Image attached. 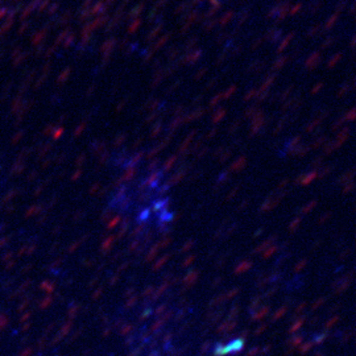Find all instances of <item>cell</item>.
<instances>
[{
  "label": "cell",
  "mask_w": 356,
  "mask_h": 356,
  "mask_svg": "<svg viewBox=\"0 0 356 356\" xmlns=\"http://www.w3.org/2000/svg\"><path fill=\"white\" fill-rule=\"evenodd\" d=\"M235 326H236V322L235 321H228V319H227L226 322H223L219 326V327H218L216 331L218 332H224V331H226V332H231L232 330L235 328Z\"/></svg>",
  "instance_id": "obj_1"
},
{
  "label": "cell",
  "mask_w": 356,
  "mask_h": 356,
  "mask_svg": "<svg viewBox=\"0 0 356 356\" xmlns=\"http://www.w3.org/2000/svg\"><path fill=\"white\" fill-rule=\"evenodd\" d=\"M228 346H230L231 352H240L243 346H244V339H243V338L235 339V340H232V342L228 344Z\"/></svg>",
  "instance_id": "obj_2"
},
{
  "label": "cell",
  "mask_w": 356,
  "mask_h": 356,
  "mask_svg": "<svg viewBox=\"0 0 356 356\" xmlns=\"http://www.w3.org/2000/svg\"><path fill=\"white\" fill-rule=\"evenodd\" d=\"M268 311H269V307L268 306H265V307H263V309H260L259 310V313L257 314H255V315H252V321H260V319H263L265 315L268 314Z\"/></svg>",
  "instance_id": "obj_3"
},
{
  "label": "cell",
  "mask_w": 356,
  "mask_h": 356,
  "mask_svg": "<svg viewBox=\"0 0 356 356\" xmlns=\"http://www.w3.org/2000/svg\"><path fill=\"white\" fill-rule=\"evenodd\" d=\"M145 230V223H141L139 226H136L133 228L132 234H131V238H139V236L143 235V231Z\"/></svg>",
  "instance_id": "obj_4"
},
{
  "label": "cell",
  "mask_w": 356,
  "mask_h": 356,
  "mask_svg": "<svg viewBox=\"0 0 356 356\" xmlns=\"http://www.w3.org/2000/svg\"><path fill=\"white\" fill-rule=\"evenodd\" d=\"M252 267V263H249V261H244V263H241L240 265H238L236 267V269H235V273H243V272H245V270H248L249 268Z\"/></svg>",
  "instance_id": "obj_5"
},
{
  "label": "cell",
  "mask_w": 356,
  "mask_h": 356,
  "mask_svg": "<svg viewBox=\"0 0 356 356\" xmlns=\"http://www.w3.org/2000/svg\"><path fill=\"white\" fill-rule=\"evenodd\" d=\"M303 322H305V319H303V318H299V319H298V321H297V322H296V323H294V325L292 326V327H290V330H289V332H290V334H293V332L298 331V330H299L301 327H302Z\"/></svg>",
  "instance_id": "obj_6"
},
{
  "label": "cell",
  "mask_w": 356,
  "mask_h": 356,
  "mask_svg": "<svg viewBox=\"0 0 356 356\" xmlns=\"http://www.w3.org/2000/svg\"><path fill=\"white\" fill-rule=\"evenodd\" d=\"M158 249H160V248H158V245H157V244H154L153 247H152V249L149 251V253H148V255H147V259H145V260H147V261H150V260H153L154 257H156V255H157Z\"/></svg>",
  "instance_id": "obj_7"
},
{
  "label": "cell",
  "mask_w": 356,
  "mask_h": 356,
  "mask_svg": "<svg viewBox=\"0 0 356 356\" xmlns=\"http://www.w3.org/2000/svg\"><path fill=\"white\" fill-rule=\"evenodd\" d=\"M314 346V342H307V343H303L302 346L299 347V352L301 354H307L309 350H310L311 347Z\"/></svg>",
  "instance_id": "obj_8"
},
{
  "label": "cell",
  "mask_w": 356,
  "mask_h": 356,
  "mask_svg": "<svg viewBox=\"0 0 356 356\" xmlns=\"http://www.w3.org/2000/svg\"><path fill=\"white\" fill-rule=\"evenodd\" d=\"M274 239H276V238H274V236H273V238H269V239H268V240H265V241L263 243V244H260V245H259V247H257V248L255 249V253H257V252H260V251H263L264 248H267V247H268V244H269V243H272V241H273V240H274Z\"/></svg>",
  "instance_id": "obj_9"
},
{
  "label": "cell",
  "mask_w": 356,
  "mask_h": 356,
  "mask_svg": "<svg viewBox=\"0 0 356 356\" xmlns=\"http://www.w3.org/2000/svg\"><path fill=\"white\" fill-rule=\"evenodd\" d=\"M169 256H170V255H165L164 257H162V259H160V260H158V263H157V264H154V267H153V270H157V269H160V268H161L162 265H164V264L166 263V261H168Z\"/></svg>",
  "instance_id": "obj_10"
},
{
  "label": "cell",
  "mask_w": 356,
  "mask_h": 356,
  "mask_svg": "<svg viewBox=\"0 0 356 356\" xmlns=\"http://www.w3.org/2000/svg\"><path fill=\"white\" fill-rule=\"evenodd\" d=\"M286 310H288V307H286V306H282V307L277 311V313H276V314L273 315V319H272V321L274 322V321H277V319H280V318L282 317V315H284V314L286 313Z\"/></svg>",
  "instance_id": "obj_11"
},
{
  "label": "cell",
  "mask_w": 356,
  "mask_h": 356,
  "mask_svg": "<svg viewBox=\"0 0 356 356\" xmlns=\"http://www.w3.org/2000/svg\"><path fill=\"white\" fill-rule=\"evenodd\" d=\"M302 339H303L302 335H297V336H293L292 339L289 340V343L292 344V346H298V344L302 343Z\"/></svg>",
  "instance_id": "obj_12"
},
{
  "label": "cell",
  "mask_w": 356,
  "mask_h": 356,
  "mask_svg": "<svg viewBox=\"0 0 356 356\" xmlns=\"http://www.w3.org/2000/svg\"><path fill=\"white\" fill-rule=\"evenodd\" d=\"M326 336H327V332H325L323 331L321 335H317V336H314V340H315V343L317 344H321V343H323V340L326 339Z\"/></svg>",
  "instance_id": "obj_13"
},
{
  "label": "cell",
  "mask_w": 356,
  "mask_h": 356,
  "mask_svg": "<svg viewBox=\"0 0 356 356\" xmlns=\"http://www.w3.org/2000/svg\"><path fill=\"white\" fill-rule=\"evenodd\" d=\"M276 251H277V245H273V247H272V248H269V249L267 251V252L264 253V255H263V257H264V259H269V257H270L272 255H273V253L276 252Z\"/></svg>",
  "instance_id": "obj_14"
},
{
  "label": "cell",
  "mask_w": 356,
  "mask_h": 356,
  "mask_svg": "<svg viewBox=\"0 0 356 356\" xmlns=\"http://www.w3.org/2000/svg\"><path fill=\"white\" fill-rule=\"evenodd\" d=\"M238 313H239V309H238V306H235V307L231 310L230 315H228V321H235V318L238 317Z\"/></svg>",
  "instance_id": "obj_15"
},
{
  "label": "cell",
  "mask_w": 356,
  "mask_h": 356,
  "mask_svg": "<svg viewBox=\"0 0 356 356\" xmlns=\"http://www.w3.org/2000/svg\"><path fill=\"white\" fill-rule=\"evenodd\" d=\"M238 293H239V289L235 288L234 290H231V292H228L227 294H224V299H230V298H232V297H234L235 294H238Z\"/></svg>",
  "instance_id": "obj_16"
},
{
  "label": "cell",
  "mask_w": 356,
  "mask_h": 356,
  "mask_svg": "<svg viewBox=\"0 0 356 356\" xmlns=\"http://www.w3.org/2000/svg\"><path fill=\"white\" fill-rule=\"evenodd\" d=\"M325 301H326V298H323V297H322V298H319V299L317 301V302L313 303V306H311V310H313V311H314V310H317V309H318L319 306H321L322 303H325Z\"/></svg>",
  "instance_id": "obj_17"
},
{
  "label": "cell",
  "mask_w": 356,
  "mask_h": 356,
  "mask_svg": "<svg viewBox=\"0 0 356 356\" xmlns=\"http://www.w3.org/2000/svg\"><path fill=\"white\" fill-rule=\"evenodd\" d=\"M152 313H153V311H152V309H150V307H149V309H147V311H144V313L141 314V317H140V321H144V319H148V318H149V315H150Z\"/></svg>",
  "instance_id": "obj_18"
},
{
  "label": "cell",
  "mask_w": 356,
  "mask_h": 356,
  "mask_svg": "<svg viewBox=\"0 0 356 356\" xmlns=\"http://www.w3.org/2000/svg\"><path fill=\"white\" fill-rule=\"evenodd\" d=\"M119 220H120V216H115L114 219H112V220L110 222V224H108V228H114V227H116V226H118V223H119Z\"/></svg>",
  "instance_id": "obj_19"
},
{
  "label": "cell",
  "mask_w": 356,
  "mask_h": 356,
  "mask_svg": "<svg viewBox=\"0 0 356 356\" xmlns=\"http://www.w3.org/2000/svg\"><path fill=\"white\" fill-rule=\"evenodd\" d=\"M165 309H166V305H165V303H164V305H160V306H158V307L154 310V314H156V315H160V314H162V313H164V311H165Z\"/></svg>",
  "instance_id": "obj_20"
},
{
  "label": "cell",
  "mask_w": 356,
  "mask_h": 356,
  "mask_svg": "<svg viewBox=\"0 0 356 356\" xmlns=\"http://www.w3.org/2000/svg\"><path fill=\"white\" fill-rule=\"evenodd\" d=\"M260 350H261L260 347H255V348H252V350H249V352H248V354H247V356H255V355H257V354H260Z\"/></svg>",
  "instance_id": "obj_21"
},
{
  "label": "cell",
  "mask_w": 356,
  "mask_h": 356,
  "mask_svg": "<svg viewBox=\"0 0 356 356\" xmlns=\"http://www.w3.org/2000/svg\"><path fill=\"white\" fill-rule=\"evenodd\" d=\"M170 339H172V332H168V334H166V335L164 336V340H162V342H164V344H165V347L170 343Z\"/></svg>",
  "instance_id": "obj_22"
},
{
  "label": "cell",
  "mask_w": 356,
  "mask_h": 356,
  "mask_svg": "<svg viewBox=\"0 0 356 356\" xmlns=\"http://www.w3.org/2000/svg\"><path fill=\"white\" fill-rule=\"evenodd\" d=\"M338 319H339L338 317H334V318H331V319H330V321H328L327 323H326V327H327V328H330V327H331V326L334 325V323H336V322H338Z\"/></svg>",
  "instance_id": "obj_23"
},
{
  "label": "cell",
  "mask_w": 356,
  "mask_h": 356,
  "mask_svg": "<svg viewBox=\"0 0 356 356\" xmlns=\"http://www.w3.org/2000/svg\"><path fill=\"white\" fill-rule=\"evenodd\" d=\"M305 265H306V260H302V261H301V263H298V264H297V267H296V269H294V272H298V270H301V269H302V268L305 267Z\"/></svg>",
  "instance_id": "obj_24"
},
{
  "label": "cell",
  "mask_w": 356,
  "mask_h": 356,
  "mask_svg": "<svg viewBox=\"0 0 356 356\" xmlns=\"http://www.w3.org/2000/svg\"><path fill=\"white\" fill-rule=\"evenodd\" d=\"M131 330H132V326H125V327H121L120 334H121V335H125V334H128Z\"/></svg>",
  "instance_id": "obj_25"
},
{
  "label": "cell",
  "mask_w": 356,
  "mask_h": 356,
  "mask_svg": "<svg viewBox=\"0 0 356 356\" xmlns=\"http://www.w3.org/2000/svg\"><path fill=\"white\" fill-rule=\"evenodd\" d=\"M136 301H137V297L135 296V297H131V299L127 302V307H131V306H133V305L136 303Z\"/></svg>",
  "instance_id": "obj_26"
},
{
  "label": "cell",
  "mask_w": 356,
  "mask_h": 356,
  "mask_svg": "<svg viewBox=\"0 0 356 356\" xmlns=\"http://www.w3.org/2000/svg\"><path fill=\"white\" fill-rule=\"evenodd\" d=\"M298 223H299V219H297L296 222H294V223H292V224H290L289 230H290V231H296V228L298 227Z\"/></svg>",
  "instance_id": "obj_27"
},
{
  "label": "cell",
  "mask_w": 356,
  "mask_h": 356,
  "mask_svg": "<svg viewBox=\"0 0 356 356\" xmlns=\"http://www.w3.org/2000/svg\"><path fill=\"white\" fill-rule=\"evenodd\" d=\"M193 260H194V256H189L187 259L183 261V264H182V265H183V267H186V265H190V264L193 263Z\"/></svg>",
  "instance_id": "obj_28"
},
{
  "label": "cell",
  "mask_w": 356,
  "mask_h": 356,
  "mask_svg": "<svg viewBox=\"0 0 356 356\" xmlns=\"http://www.w3.org/2000/svg\"><path fill=\"white\" fill-rule=\"evenodd\" d=\"M152 292H153V288H152V286H148V288H147V289H145L144 292H143V296H145V297H147V296H149V294H150Z\"/></svg>",
  "instance_id": "obj_29"
},
{
  "label": "cell",
  "mask_w": 356,
  "mask_h": 356,
  "mask_svg": "<svg viewBox=\"0 0 356 356\" xmlns=\"http://www.w3.org/2000/svg\"><path fill=\"white\" fill-rule=\"evenodd\" d=\"M305 307H306V302L301 303V305H299V306H298V307H297V310H296V314H299V313H301V311H302V310H303V309H305Z\"/></svg>",
  "instance_id": "obj_30"
},
{
  "label": "cell",
  "mask_w": 356,
  "mask_h": 356,
  "mask_svg": "<svg viewBox=\"0 0 356 356\" xmlns=\"http://www.w3.org/2000/svg\"><path fill=\"white\" fill-rule=\"evenodd\" d=\"M209 347H210V343H209V342H205V344H203L202 348H201V352H202V354H206V352H207V348H209Z\"/></svg>",
  "instance_id": "obj_31"
},
{
  "label": "cell",
  "mask_w": 356,
  "mask_h": 356,
  "mask_svg": "<svg viewBox=\"0 0 356 356\" xmlns=\"http://www.w3.org/2000/svg\"><path fill=\"white\" fill-rule=\"evenodd\" d=\"M265 327H267V326H265V325L260 326V327H257V328H256V331H255V335H259V334H261V332H263L264 330H265Z\"/></svg>",
  "instance_id": "obj_32"
},
{
  "label": "cell",
  "mask_w": 356,
  "mask_h": 356,
  "mask_svg": "<svg viewBox=\"0 0 356 356\" xmlns=\"http://www.w3.org/2000/svg\"><path fill=\"white\" fill-rule=\"evenodd\" d=\"M164 205H165V202H158L157 205H154V206H153V210H156V211H158V210L161 209V207L164 206Z\"/></svg>",
  "instance_id": "obj_33"
},
{
  "label": "cell",
  "mask_w": 356,
  "mask_h": 356,
  "mask_svg": "<svg viewBox=\"0 0 356 356\" xmlns=\"http://www.w3.org/2000/svg\"><path fill=\"white\" fill-rule=\"evenodd\" d=\"M137 247H139V241H135V243H131V247H129V251H135Z\"/></svg>",
  "instance_id": "obj_34"
},
{
  "label": "cell",
  "mask_w": 356,
  "mask_h": 356,
  "mask_svg": "<svg viewBox=\"0 0 356 356\" xmlns=\"http://www.w3.org/2000/svg\"><path fill=\"white\" fill-rule=\"evenodd\" d=\"M191 245H193V241L186 243V244L183 245V248H182V252H185V251H187V249H190V248H191Z\"/></svg>",
  "instance_id": "obj_35"
},
{
  "label": "cell",
  "mask_w": 356,
  "mask_h": 356,
  "mask_svg": "<svg viewBox=\"0 0 356 356\" xmlns=\"http://www.w3.org/2000/svg\"><path fill=\"white\" fill-rule=\"evenodd\" d=\"M148 356H160V352L158 351H150Z\"/></svg>",
  "instance_id": "obj_36"
},
{
  "label": "cell",
  "mask_w": 356,
  "mask_h": 356,
  "mask_svg": "<svg viewBox=\"0 0 356 356\" xmlns=\"http://www.w3.org/2000/svg\"><path fill=\"white\" fill-rule=\"evenodd\" d=\"M127 265H128V263H125V264L120 265V268H119V270H123V269H125V268H127Z\"/></svg>",
  "instance_id": "obj_37"
},
{
  "label": "cell",
  "mask_w": 356,
  "mask_h": 356,
  "mask_svg": "<svg viewBox=\"0 0 356 356\" xmlns=\"http://www.w3.org/2000/svg\"><path fill=\"white\" fill-rule=\"evenodd\" d=\"M317 356H322V355H321V354H319V352H318V354H317Z\"/></svg>",
  "instance_id": "obj_38"
}]
</instances>
